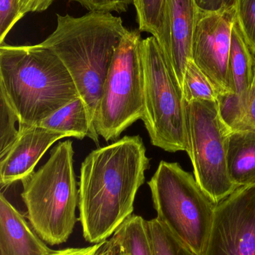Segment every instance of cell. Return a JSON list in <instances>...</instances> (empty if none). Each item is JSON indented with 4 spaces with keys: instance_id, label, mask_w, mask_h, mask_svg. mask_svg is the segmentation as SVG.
<instances>
[{
    "instance_id": "19",
    "label": "cell",
    "mask_w": 255,
    "mask_h": 255,
    "mask_svg": "<svg viewBox=\"0 0 255 255\" xmlns=\"http://www.w3.org/2000/svg\"><path fill=\"white\" fill-rule=\"evenodd\" d=\"M154 255H195L157 218L147 221Z\"/></svg>"
},
{
    "instance_id": "7",
    "label": "cell",
    "mask_w": 255,
    "mask_h": 255,
    "mask_svg": "<svg viewBox=\"0 0 255 255\" xmlns=\"http://www.w3.org/2000/svg\"><path fill=\"white\" fill-rule=\"evenodd\" d=\"M139 28L127 29L115 49L94 118L106 142L116 140L144 113V73Z\"/></svg>"
},
{
    "instance_id": "11",
    "label": "cell",
    "mask_w": 255,
    "mask_h": 255,
    "mask_svg": "<svg viewBox=\"0 0 255 255\" xmlns=\"http://www.w3.org/2000/svg\"><path fill=\"white\" fill-rule=\"evenodd\" d=\"M199 10L196 0H166L163 28L157 40L182 91Z\"/></svg>"
},
{
    "instance_id": "3",
    "label": "cell",
    "mask_w": 255,
    "mask_h": 255,
    "mask_svg": "<svg viewBox=\"0 0 255 255\" xmlns=\"http://www.w3.org/2000/svg\"><path fill=\"white\" fill-rule=\"evenodd\" d=\"M127 29L121 18L110 12L89 11L79 17L57 14L56 28L40 43L53 52L67 68L94 130L105 81L115 49Z\"/></svg>"
},
{
    "instance_id": "24",
    "label": "cell",
    "mask_w": 255,
    "mask_h": 255,
    "mask_svg": "<svg viewBox=\"0 0 255 255\" xmlns=\"http://www.w3.org/2000/svg\"><path fill=\"white\" fill-rule=\"evenodd\" d=\"M22 19L19 14L18 0H0V43L15 24Z\"/></svg>"
},
{
    "instance_id": "2",
    "label": "cell",
    "mask_w": 255,
    "mask_h": 255,
    "mask_svg": "<svg viewBox=\"0 0 255 255\" xmlns=\"http://www.w3.org/2000/svg\"><path fill=\"white\" fill-rule=\"evenodd\" d=\"M0 93L19 118V128L41 121L79 98L61 60L40 43L0 46Z\"/></svg>"
},
{
    "instance_id": "30",
    "label": "cell",
    "mask_w": 255,
    "mask_h": 255,
    "mask_svg": "<svg viewBox=\"0 0 255 255\" xmlns=\"http://www.w3.org/2000/svg\"><path fill=\"white\" fill-rule=\"evenodd\" d=\"M100 246V243H99L85 248L65 249L59 251H53L49 255H94Z\"/></svg>"
},
{
    "instance_id": "26",
    "label": "cell",
    "mask_w": 255,
    "mask_h": 255,
    "mask_svg": "<svg viewBox=\"0 0 255 255\" xmlns=\"http://www.w3.org/2000/svg\"><path fill=\"white\" fill-rule=\"evenodd\" d=\"M54 0H18L19 14L22 17L30 12H42L46 10Z\"/></svg>"
},
{
    "instance_id": "25",
    "label": "cell",
    "mask_w": 255,
    "mask_h": 255,
    "mask_svg": "<svg viewBox=\"0 0 255 255\" xmlns=\"http://www.w3.org/2000/svg\"><path fill=\"white\" fill-rule=\"evenodd\" d=\"M75 1L89 11L125 13L133 0H69Z\"/></svg>"
},
{
    "instance_id": "6",
    "label": "cell",
    "mask_w": 255,
    "mask_h": 255,
    "mask_svg": "<svg viewBox=\"0 0 255 255\" xmlns=\"http://www.w3.org/2000/svg\"><path fill=\"white\" fill-rule=\"evenodd\" d=\"M144 113L151 144L169 152L187 150L186 102L155 37L142 39Z\"/></svg>"
},
{
    "instance_id": "13",
    "label": "cell",
    "mask_w": 255,
    "mask_h": 255,
    "mask_svg": "<svg viewBox=\"0 0 255 255\" xmlns=\"http://www.w3.org/2000/svg\"><path fill=\"white\" fill-rule=\"evenodd\" d=\"M52 252L1 193L0 255H49Z\"/></svg>"
},
{
    "instance_id": "23",
    "label": "cell",
    "mask_w": 255,
    "mask_h": 255,
    "mask_svg": "<svg viewBox=\"0 0 255 255\" xmlns=\"http://www.w3.org/2000/svg\"><path fill=\"white\" fill-rule=\"evenodd\" d=\"M16 123L19 124L17 115L0 93V158L7 154L19 136Z\"/></svg>"
},
{
    "instance_id": "10",
    "label": "cell",
    "mask_w": 255,
    "mask_h": 255,
    "mask_svg": "<svg viewBox=\"0 0 255 255\" xmlns=\"http://www.w3.org/2000/svg\"><path fill=\"white\" fill-rule=\"evenodd\" d=\"M235 6L218 10L200 9L193 36L192 60L218 91L234 93L229 73Z\"/></svg>"
},
{
    "instance_id": "21",
    "label": "cell",
    "mask_w": 255,
    "mask_h": 255,
    "mask_svg": "<svg viewBox=\"0 0 255 255\" xmlns=\"http://www.w3.org/2000/svg\"><path fill=\"white\" fill-rule=\"evenodd\" d=\"M220 118L232 131L241 130L247 112L246 103L235 93L219 94L217 100Z\"/></svg>"
},
{
    "instance_id": "27",
    "label": "cell",
    "mask_w": 255,
    "mask_h": 255,
    "mask_svg": "<svg viewBox=\"0 0 255 255\" xmlns=\"http://www.w3.org/2000/svg\"><path fill=\"white\" fill-rule=\"evenodd\" d=\"M94 255H128L124 247L115 236L100 243Z\"/></svg>"
},
{
    "instance_id": "22",
    "label": "cell",
    "mask_w": 255,
    "mask_h": 255,
    "mask_svg": "<svg viewBox=\"0 0 255 255\" xmlns=\"http://www.w3.org/2000/svg\"><path fill=\"white\" fill-rule=\"evenodd\" d=\"M235 23L255 58V0H235Z\"/></svg>"
},
{
    "instance_id": "20",
    "label": "cell",
    "mask_w": 255,
    "mask_h": 255,
    "mask_svg": "<svg viewBox=\"0 0 255 255\" xmlns=\"http://www.w3.org/2000/svg\"><path fill=\"white\" fill-rule=\"evenodd\" d=\"M133 4L139 31L149 33L158 40L163 28L166 0H133Z\"/></svg>"
},
{
    "instance_id": "4",
    "label": "cell",
    "mask_w": 255,
    "mask_h": 255,
    "mask_svg": "<svg viewBox=\"0 0 255 255\" xmlns=\"http://www.w3.org/2000/svg\"><path fill=\"white\" fill-rule=\"evenodd\" d=\"M73 154L71 141L59 142L46 163L21 181V196L31 228L51 246L66 242L77 221L79 190Z\"/></svg>"
},
{
    "instance_id": "8",
    "label": "cell",
    "mask_w": 255,
    "mask_h": 255,
    "mask_svg": "<svg viewBox=\"0 0 255 255\" xmlns=\"http://www.w3.org/2000/svg\"><path fill=\"white\" fill-rule=\"evenodd\" d=\"M187 150L198 184L219 204L238 187L229 178L228 141L232 130L223 123L217 101L186 103Z\"/></svg>"
},
{
    "instance_id": "14",
    "label": "cell",
    "mask_w": 255,
    "mask_h": 255,
    "mask_svg": "<svg viewBox=\"0 0 255 255\" xmlns=\"http://www.w3.org/2000/svg\"><path fill=\"white\" fill-rule=\"evenodd\" d=\"M227 169L238 187L255 184V130L231 132L228 141Z\"/></svg>"
},
{
    "instance_id": "28",
    "label": "cell",
    "mask_w": 255,
    "mask_h": 255,
    "mask_svg": "<svg viewBox=\"0 0 255 255\" xmlns=\"http://www.w3.org/2000/svg\"><path fill=\"white\" fill-rule=\"evenodd\" d=\"M249 129L255 130V73L254 81L250 90L247 112H246L241 130H249Z\"/></svg>"
},
{
    "instance_id": "5",
    "label": "cell",
    "mask_w": 255,
    "mask_h": 255,
    "mask_svg": "<svg viewBox=\"0 0 255 255\" xmlns=\"http://www.w3.org/2000/svg\"><path fill=\"white\" fill-rule=\"evenodd\" d=\"M157 218L195 255H202L209 239L217 204L194 175L178 163L162 160L148 181Z\"/></svg>"
},
{
    "instance_id": "9",
    "label": "cell",
    "mask_w": 255,
    "mask_h": 255,
    "mask_svg": "<svg viewBox=\"0 0 255 255\" xmlns=\"http://www.w3.org/2000/svg\"><path fill=\"white\" fill-rule=\"evenodd\" d=\"M202 255H255V184L217 204Z\"/></svg>"
},
{
    "instance_id": "17",
    "label": "cell",
    "mask_w": 255,
    "mask_h": 255,
    "mask_svg": "<svg viewBox=\"0 0 255 255\" xmlns=\"http://www.w3.org/2000/svg\"><path fill=\"white\" fill-rule=\"evenodd\" d=\"M113 236L128 255H154L147 221L140 216L132 214L115 231Z\"/></svg>"
},
{
    "instance_id": "16",
    "label": "cell",
    "mask_w": 255,
    "mask_h": 255,
    "mask_svg": "<svg viewBox=\"0 0 255 255\" xmlns=\"http://www.w3.org/2000/svg\"><path fill=\"white\" fill-rule=\"evenodd\" d=\"M229 73L234 93L248 106L255 78V58L240 34L235 22L232 29Z\"/></svg>"
},
{
    "instance_id": "12",
    "label": "cell",
    "mask_w": 255,
    "mask_h": 255,
    "mask_svg": "<svg viewBox=\"0 0 255 255\" xmlns=\"http://www.w3.org/2000/svg\"><path fill=\"white\" fill-rule=\"evenodd\" d=\"M16 142L0 158V184L7 187L34 172L46 150L64 135L40 126L20 128Z\"/></svg>"
},
{
    "instance_id": "29",
    "label": "cell",
    "mask_w": 255,
    "mask_h": 255,
    "mask_svg": "<svg viewBox=\"0 0 255 255\" xmlns=\"http://www.w3.org/2000/svg\"><path fill=\"white\" fill-rule=\"evenodd\" d=\"M199 8L205 10H220L235 6V0H196Z\"/></svg>"
},
{
    "instance_id": "15",
    "label": "cell",
    "mask_w": 255,
    "mask_h": 255,
    "mask_svg": "<svg viewBox=\"0 0 255 255\" xmlns=\"http://www.w3.org/2000/svg\"><path fill=\"white\" fill-rule=\"evenodd\" d=\"M38 126L61 133L65 137L82 139L88 136L99 143V135L93 128L86 106L80 97L43 120Z\"/></svg>"
},
{
    "instance_id": "18",
    "label": "cell",
    "mask_w": 255,
    "mask_h": 255,
    "mask_svg": "<svg viewBox=\"0 0 255 255\" xmlns=\"http://www.w3.org/2000/svg\"><path fill=\"white\" fill-rule=\"evenodd\" d=\"M183 95L186 103L196 100L217 101L219 92L209 78L193 60L187 64L183 84Z\"/></svg>"
},
{
    "instance_id": "1",
    "label": "cell",
    "mask_w": 255,
    "mask_h": 255,
    "mask_svg": "<svg viewBox=\"0 0 255 255\" xmlns=\"http://www.w3.org/2000/svg\"><path fill=\"white\" fill-rule=\"evenodd\" d=\"M150 160L141 136H124L93 150L82 161L79 220L85 241L108 240L133 214Z\"/></svg>"
}]
</instances>
